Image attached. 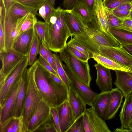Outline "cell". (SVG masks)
Instances as JSON below:
<instances>
[{
    "instance_id": "7402d4cb",
    "label": "cell",
    "mask_w": 132,
    "mask_h": 132,
    "mask_svg": "<svg viewBox=\"0 0 132 132\" xmlns=\"http://www.w3.org/2000/svg\"><path fill=\"white\" fill-rule=\"evenodd\" d=\"M114 71L116 78L114 84L125 97L132 92V76L126 71L119 70Z\"/></svg>"
},
{
    "instance_id": "5b68a950",
    "label": "cell",
    "mask_w": 132,
    "mask_h": 132,
    "mask_svg": "<svg viewBox=\"0 0 132 132\" xmlns=\"http://www.w3.org/2000/svg\"><path fill=\"white\" fill-rule=\"evenodd\" d=\"M38 64L37 60L32 65L27 69L26 71L24 116L27 127L29 121L36 111L40 101L43 99L35 77Z\"/></svg>"
},
{
    "instance_id": "6125c7cd",
    "label": "cell",
    "mask_w": 132,
    "mask_h": 132,
    "mask_svg": "<svg viewBox=\"0 0 132 132\" xmlns=\"http://www.w3.org/2000/svg\"><path fill=\"white\" fill-rule=\"evenodd\" d=\"M130 3L132 5V0H131V2H130Z\"/></svg>"
},
{
    "instance_id": "681fc988",
    "label": "cell",
    "mask_w": 132,
    "mask_h": 132,
    "mask_svg": "<svg viewBox=\"0 0 132 132\" xmlns=\"http://www.w3.org/2000/svg\"><path fill=\"white\" fill-rule=\"evenodd\" d=\"M113 9L131 11L132 10V5L130 3H126L118 6Z\"/></svg>"
},
{
    "instance_id": "44dd1931",
    "label": "cell",
    "mask_w": 132,
    "mask_h": 132,
    "mask_svg": "<svg viewBox=\"0 0 132 132\" xmlns=\"http://www.w3.org/2000/svg\"><path fill=\"white\" fill-rule=\"evenodd\" d=\"M0 126V132H28L23 115L12 117Z\"/></svg>"
},
{
    "instance_id": "f35d334b",
    "label": "cell",
    "mask_w": 132,
    "mask_h": 132,
    "mask_svg": "<svg viewBox=\"0 0 132 132\" xmlns=\"http://www.w3.org/2000/svg\"><path fill=\"white\" fill-rule=\"evenodd\" d=\"M66 47L79 60L84 61H88L89 59L84 54L74 48L67 44Z\"/></svg>"
},
{
    "instance_id": "ffe728a7",
    "label": "cell",
    "mask_w": 132,
    "mask_h": 132,
    "mask_svg": "<svg viewBox=\"0 0 132 132\" xmlns=\"http://www.w3.org/2000/svg\"><path fill=\"white\" fill-rule=\"evenodd\" d=\"M93 16L99 29L106 32H109V25L102 0H95Z\"/></svg>"
},
{
    "instance_id": "6f0895ef",
    "label": "cell",
    "mask_w": 132,
    "mask_h": 132,
    "mask_svg": "<svg viewBox=\"0 0 132 132\" xmlns=\"http://www.w3.org/2000/svg\"><path fill=\"white\" fill-rule=\"evenodd\" d=\"M129 18L132 20V10L130 11Z\"/></svg>"
},
{
    "instance_id": "ab89813d",
    "label": "cell",
    "mask_w": 132,
    "mask_h": 132,
    "mask_svg": "<svg viewBox=\"0 0 132 132\" xmlns=\"http://www.w3.org/2000/svg\"><path fill=\"white\" fill-rule=\"evenodd\" d=\"M42 43L44 45L45 48L48 62L51 65L54 69L57 72L56 64L53 53H52L51 51L49 49L47 44H44Z\"/></svg>"
},
{
    "instance_id": "e0dca14e",
    "label": "cell",
    "mask_w": 132,
    "mask_h": 132,
    "mask_svg": "<svg viewBox=\"0 0 132 132\" xmlns=\"http://www.w3.org/2000/svg\"><path fill=\"white\" fill-rule=\"evenodd\" d=\"M111 90L98 94L92 107L96 114L104 121L108 120V112Z\"/></svg>"
},
{
    "instance_id": "f6af8a7d",
    "label": "cell",
    "mask_w": 132,
    "mask_h": 132,
    "mask_svg": "<svg viewBox=\"0 0 132 132\" xmlns=\"http://www.w3.org/2000/svg\"><path fill=\"white\" fill-rule=\"evenodd\" d=\"M82 0H63V5L65 10H71Z\"/></svg>"
},
{
    "instance_id": "d6a6232c",
    "label": "cell",
    "mask_w": 132,
    "mask_h": 132,
    "mask_svg": "<svg viewBox=\"0 0 132 132\" xmlns=\"http://www.w3.org/2000/svg\"><path fill=\"white\" fill-rule=\"evenodd\" d=\"M35 16L31 13L28 14L22 24L18 35L34 28L36 22L37 21Z\"/></svg>"
},
{
    "instance_id": "7a4b0ae2",
    "label": "cell",
    "mask_w": 132,
    "mask_h": 132,
    "mask_svg": "<svg viewBox=\"0 0 132 132\" xmlns=\"http://www.w3.org/2000/svg\"><path fill=\"white\" fill-rule=\"evenodd\" d=\"M35 77L43 99L50 107H56L68 100V88L54 81L38 62Z\"/></svg>"
},
{
    "instance_id": "f5cc1de1",
    "label": "cell",
    "mask_w": 132,
    "mask_h": 132,
    "mask_svg": "<svg viewBox=\"0 0 132 132\" xmlns=\"http://www.w3.org/2000/svg\"><path fill=\"white\" fill-rule=\"evenodd\" d=\"M48 72L49 76L55 82L60 84H64L59 78L48 71Z\"/></svg>"
},
{
    "instance_id": "b9f144b4",
    "label": "cell",
    "mask_w": 132,
    "mask_h": 132,
    "mask_svg": "<svg viewBox=\"0 0 132 132\" xmlns=\"http://www.w3.org/2000/svg\"><path fill=\"white\" fill-rule=\"evenodd\" d=\"M50 111L52 116L55 124L57 132H61L59 117L56 108L51 107Z\"/></svg>"
},
{
    "instance_id": "4dcf8cb0",
    "label": "cell",
    "mask_w": 132,
    "mask_h": 132,
    "mask_svg": "<svg viewBox=\"0 0 132 132\" xmlns=\"http://www.w3.org/2000/svg\"><path fill=\"white\" fill-rule=\"evenodd\" d=\"M49 0H46L40 6L37 14L42 18L46 22L55 10Z\"/></svg>"
},
{
    "instance_id": "c3c4849f",
    "label": "cell",
    "mask_w": 132,
    "mask_h": 132,
    "mask_svg": "<svg viewBox=\"0 0 132 132\" xmlns=\"http://www.w3.org/2000/svg\"><path fill=\"white\" fill-rule=\"evenodd\" d=\"M82 1L93 15L95 0H82Z\"/></svg>"
},
{
    "instance_id": "91938a15",
    "label": "cell",
    "mask_w": 132,
    "mask_h": 132,
    "mask_svg": "<svg viewBox=\"0 0 132 132\" xmlns=\"http://www.w3.org/2000/svg\"><path fill=\"white\" fill-rule=\"evenodd\" d=\"M131 69V70H132V65H131V66H130L129 67Z\"/></svg>"
},
{
    "instance_id": "1f68e13d",
    "label": "cell",
    "mask_w": 132,
    "mask_h": 132,
    "mask_svg": "<svg viewBox=\"0 0 132 132\" xmlns=\"http://www.w3.org/2000/svg\"><path fill=\"white\" fill-rule=\"evenodd\" d=\"M46 23L40 21L36 22L34 29L36 34L38 37L43 43L47 44L45 39V32Z\"/></svg>"
},
{
    "instance_id": "680465c9",
    "label": "cell",
    "mask_w": 132,
    "mask_h": 132,
    "mask_svg": "<svg viewBox=\"0 0 132 132\" xmlns=\"http://www.w3.org/2000/svg\"><path fill=\"white\" fill-rule=\"evenodd\" d=\"M128 128L131 131V132H132V122Z\"/></svg>"
},
{
    "instance_id": "3957f363",
    "label": "cell",
    "mask_w": 132,
    "mask_h": 132,
    "mask_svg": "<svg viewBox=\"0 0 132 132\" xmlns=\"http://www.w3.org/2000/svg\"><path fill=\"white\" fill-rule=\"evenodd\" d=\"M30 13L35 15L37 13L34 10L18 2L6 11L3 21L1 22L3 26L5 44L11 45L13 44L22 25L21 23L18 20Z\"/></svg>"
},
{
    "instance_id": "d6986e66",
    "label": "cell",
    "mask_w": 132,
    "mask_h": 132,
    "mask_svg": "<svg viewBox=\"0 0 132 132\" xmlns=\"http://www.w3.org/2000/svg\"><path fill=\"white\" fill-rule=\"evenodd\" d=\"M68 101L76 119L83 114L87 104L72 84L68 88Z\"/></svg>"
},
{
    "instance_id": "bcb514c9",
    "label": "cell",
    "mask_w": 132,
    "mask_h": 132,
    "mask_svg": "<svg viewBox=\"0 0 132 132\" xmlns=\"http://www.w3.org/2000/svg\"><path fill=\"white\" fill-rule=\"evenodd\" d=\"M122 29L132 32V20L129 18L123 20Z\"/></svg>"
},
{
    "instance_id": "7dc6e473",
    "label": "cell",
    "mask_w": 132,
    "mask_h": 132,
    "mask_svg": "<svg viewBox=\"0 0 132 132\" xmlns=\"http://www.w3.org/2000/svg\"><path fill=\"white\" fill-rule=\"evenodd\" d=\"M4 35L3 23L0 21V52L3 51Z\"/></svg>"
},
{
    "instance_id": "74e56055",
    "label": "cell",
    "mask_w": 132,
    "mask_h": 132,
    "mask_svg": "<svg viewBox=\"0 0 132 132\" xmlns=\"http://www.w3.org/2000/svg\"><path fill=\"white\" fill-rule=\"evenodd\" d=\"M131 0H102L105 8L111 11L118 6L127 3H130Z\"/></svg>"
},
{
    "instance_id": "e575fe53",
    "label": "cell",
    "mask_w": 132,
    "mask_h": 132,
    "mask_svg": "<svg viewBox=\"0 0 132 132\" xmlns=\"http://www.w3.org/2000/svg\"><path fill=\"white\" fill-rule=\"evenodd\" d=\"M105 9L107 16L110 28L122 29V24L123 20L117 17L111 12L109 11L105 8Z\"/></svg>"
},
{
    "instance_id": "30bf717a",
    "label": "cell",
    "mask_w": 132,
    "mask_h": 132,
    "mask_svg": "<svg viewBox=\"0 0 132 132\" xmlns=\"http://www.w3.org/2000/svg\"><path fill=\"white\" fill-rule=\"evenodd\" d=\"M64 69L75 89L86 104L92 107L98 94L93 91L89 87L79 80L63 64Z\"/></svg>"
},
{
    "instance_id": "277c9868",
    "label": "cell",
    "mask_w": 132,
    "mask_h": 132,
    "mask_svg": "<svg viewBox=\"0 0 132 132\" xmlns=\"http://www.w3.org/2000/svg\"><path fill=\"white\" fill-rule=\"evenodd\" d=\"M86 31L84 34L74 35L72 36L93 53H99L98 47L100 45L115 47H122L109 32L87 27Z\"/></svg>"
},
{
    "instance_id": "f907efd6",
    "label": "cell",
    "mask_w": 132,
    "mask_h": 132,
    "mask_svg": "<svg viewBox=\"0 0 132 132\" xmlns=\"http://www.w3.org/2000/svg\"><path fill=\"white\" fill-rule=\"evenodd\" d=\"M6 11L13 4L17 2V0H2Z\"/></svg>"
},
{
    "instance_id": "52a82bcc",
    "label": "cell",
    "mask_w": 132,
    "mask_h": 132,
    "mask_svg": "<svg viewBox=\"0 0 132 132\" xmlns=\"http://www.w3.org/2000/svg\"><path fill=\"white\" fill-rule=\"evenodd\" d=\"M28 56H26L11 73L5 83L0 87V107L3 108L17 82L27 69Z\"/></svg>"
},
{
    "instance_id": "4fadbf2b",
    "label": "cell",
    "mask_w": 132,
    "mask_h": 132,
    "mask_svg": "<svg viewBox=\"0 0 132 132\" xmlns=\"http://www.w3.org/2000/svg\"><path fill=\"white\" fill-rule=\"evenodd\" d=\"M35 35L34 28L18 35L13 42L12 48L23 55L28 56Z\"/></svg>"
},
{
    "instance_id": "484cf974",
    "label": "cell",
    "mask_w": 132,
    "mask_h": 132,
    "mask_svg": "<svg viewBox=\"0 0 132 132\" xmlns=\"http://www.w3.org/2000/svg\"><path fill=\"white\" fill-rule=\"evenodd\" d=\"M93 58L97 63L110 70H119L128 73H132V70L129 67L118 63L99 53H93Z\"/></svg>"
},
{
    "instance_id": "9a60e30c",
    "label": "cell",
    "mask_w": 132,
    "mask_h": 132,
    "mask_svg": "<svg viewBox=\"0 0 132 132\" xmlns=\"http://www.w3.org/2000/svg\"><path fill=\"white\" fill-rule=\"evenodd\" d=\"M21 78L17 82L3 108H0V126L14 116Z\"/></svg>"
},
{
    "instance_id": "cb8c5ba5",
    "label": "cell",
    "mask_w": 132,
    "mask_h": 132,
    "mask_svg": "<svg viewBox=\"0 0 132 132\" xmlns=\"http://www.w3.org/2000/svg\"><path fill=\"white\" fill-rule=\"evenodd\" d=\"M123 97L122 92L117 87L112 89L108 110V120L115 117L121 105Z\"/></svg>"
},
{
    "instance_id": "7c38bea8",
    "label": "cell",
    "mask_w": 132,
    "mask_h": 132,
    "mask_svg": "<svg viewBox=\"0 0 132 132\" xmlns=\"http://www.w3.org/2000/svg\"><path fill=\"white\" fill-rule=\"evenodd\" d=\"M85 132H111L105 121L91 107L83 114Z\"/></svg>"
},
{
    "instance_id": "603a6c76",
    "label": "cell",
    "mask_w": 132,
    "mask_h": 132,
    "mask_svg": "<svg viewBox=\"0 0 132 132\" xmlns=\"http://www.w3.org/2000/svg\"><path fill=\"white\" fill-rule=\"evenodd\" d=\"M125 98L119 114L120 128L128 129L132 122V92Z\"/></svg>"
},
{
    "instance_id": "11a10c76",
    "label": "cell",
    "mask_w": 132,
    "mask_h": 132,
    "mask_svg": "<svg viewBox=\"0 0 132 132\" xmlns=\"http://www.w3.org/2000/svg\"><path fill=\"white\" fill-rule=\"evenodd\" d=\"M115 132H131V131L129 129L122 128H117L114 131Z\"/></svg>"
},
{
    "instance_id": "d590c367",
    "label": "cell",
    "mask_w": 132,
    "mask_h": 132,
    "mask_svg": "<svg viewBox=\"0 0 132 132\" xmlns=\"http://www.w3.org/2000/svg\"><path fill=\"white\" fill-rule=\"evenodd\" d=\"M46 0H17V2L36 12Z\"/></svg>"
},
{
    "instance_id": "f1b7e54d",
    "label": "cell",
    "mask_w": 132,
    "mask_h": 132,
    "mask_svg": "<svg viewBox=\"0 0 132 132\" xmlns=\"http://www.w3.org/2000/svg\"><path fill=\"white\" fill-rule=\"evenodd\" d=\"M53 55L56 64L57 73L64 84L68 88L72 83L65 71L62 61L57 54L53 53Z\"/></svg>"
},
{
    "instance_id": "ac0fdd59",
    "label": "cell",
    "mask_w": 132,
    "mask_h": 132,
    "mask_svg": "<svg viewBox=\"0 0 132 132\" xmlns=\"http://www.w3.org/2000/svg\"><path fill=\"white\" fill-rule=\"evenodd\" d=\"M94 66L97 73L96 80V85L101 92L111 90L112 80L110 69L97 63Z\"/></svg>"
},
{
    "instance_id": "836d02e7",
    "label": "cell",
    "mask_w": 132,
    "mask_h": 132,
    "mask_svg": "<svg viewBox=\"0 0 132 132\" xmlns=\"http://www.w3.org/2000/svg\"><path fill=\"white\" fill-rule=\"evenodd\" d=\"M67 44L74 48L82 52L89 59L93 58V53L86 48L73 37H71Z\"/></svg>"
},
{
    "instance_id": "9c48e42d",
    "label": "cell",
    "mask_w": 132,
    "mask_h": 132,
    "mask_svg": "<svg viewBox=\"0 0 132 132\" xmlns=\"http://www.w3.org/2000/svg\"><path fill=\"white\" fill-rule=\"evenodd\" d=\"M51 107L43 99L40 101L38 107L29 121L28 132L35 131L48 121L52 117Z\"/></svg>"
},
{
    "instance_id": "5bb4252c",
    "label": "cell",
    "mask_w": 132,
    "mask_h": 132,
    "mask_svg": "<svg viewBox=\"0 0 132 132\" xmlns=\"http://www.w3.org/2000/svg\"><path fill=\"white\" fill-rule=\"evenodd\" d=\"M57 110L61 132H66L76 120L68 100L56 107Z\"/></svg>"
},
{
    "instance_id": "9f6ffc18",
    "label": "cell",
    "mask_w": 132,
    "mask_h": 132,
    "mask_svg": "<svg viewBox=\"0 0 132 132\" xmlns=\"http://www.w3.org/2000/svg\"><path fill=\"white\" fill-rule=\"evenodd\" d=\"M50 2L51 3L52 5L54 6L55 4V0H49Z\"/></svg>"
},
{
    "instance_id": "60d3db41",
    "label": "cell",
    "mask_w": 132,
    "mask_h": 132,
    "mask_svg": "<svg viewBox=\"0 0 132 132\" xmlns=\"http://www.w3.org/2000/svg\"><path fill=\"white\" fill-rule=\"evenodd\" d=\"M37 60L38 62L46 69L59 78L57 72L54 69L51 65L41 56H39Z\"/></svg>"
},
{
    "instance_id": "4316f807",
    "label": "cell",
    "mask_w": 132,
    "mask_h": 132,
    "mask_svg": "<svg viewBox=\"0 0 132 132\" xmlns=\"http://www.w3.org/2000/svg\"><path fill=\"white\" fill-rule=\"evenodd\" d=\"M27 69L20 80L14 115V116L16 117L21 115H24V107L26 92V77Z\"/></svg>"
},
{
    "instance_id": "ba28073f",
    "label": "cell",
    "mask_w": 132,
    "mask_h": 132,
    "mask_svg": "<svg viewBox=\"0 0 132 132\" xmlns=\"http://www.w3.org/2000/svg\"><path fill=\"white\" fill-rule=\"evenodd\" d=\"M2 67L0 70V87L5 82L16 66L26 56L12 48L0 52Z\"/></svg>"
},
{
    "instance_id": "8992f818",
    "label": "cell",
    "mask_w": 132,
    "mask_h": 132,
    "mask_svg": "<svg viewBox=\"0 0 132 132\" xmlns=\"http://www.w3.org/2000/svg\"><path fill=\"white\" fill-rule=\"evenodd\" d=\"M59 53L61 60L65 63L69 70L79 80L90 87L92 78L88 61L79 60L66 47Z\"/></svg>"
},
{
    "instance_id": "83f0119b",
    "label": "cell",
    "mask_w": 132,
    "mask_h": 132,
    "mask_svg": "<svg viewBox=\"0 0 132 132\" xmlns=\"http://www.w3.org/2000/svg\"><path fill=\"white\" fill-rule=\"evenodd\" d=\"M122 46L132 45V32L124 29L110 28L109 31Z\"/></svg>"
},
{
    "instance_id": "d4e9b609",
    "label": "cell",
    "mask_w": 132,
    "mask_h": 132,
    "mask_svg": "<svg viewBox=\"0 0 132 132\" xmlns=\"http://www.w3.org/2000/svg\"><path fill=\"white\" fill-rule=\"evenodd\" d=\"M72 10L81 17L86 27L100 30L94 20L93 15L82 0Z\"/></svg>"
},
{
    "instance_id": "db71d44e",
    "label": "cell",
    "mask_w": 132,
    "mask_h": 132,
    "mask_svg": "<svg viewBox=\"0 0 132 132\" xmlns=\"http://www.w3.org/2000/svg\"><path fill=\"white\" fill-rule=\"evenodd\" d=\"M122 47L132 56V45H125Z\"/></svg>"
},
{
    "instance_id": "2e32d148",
    "label": "cell",
    "mask_w": 132,
    "mask_h": 132,
    "mask_svg": "<svg viewBox=\"0 0 132 132\" xmlns=\"http://www.w3.org/2000/svg\"><path fill=\"white\" fill-rule=\"evenodd\" d=\"M64 14L65 21L72 36L85 33L86 26L77 13L72 10H64Z\"/></svg>"
},
{
    "instance_id": "816d5d0a",
    "label": "cell",
    "mask_w": 132,
    "mask_h": 132,
    "mask_svg": "<svg viewBox=\"0 0 132 132\" xmlns=\"http://www.w3.org/2000/svg\"><path fill=\"white\" fill-rule=\"evenodd\" d=\"M39 54L48 62L45 48L42 42L40 47Z\"/></svg>"
},
{
    "instance_id": "f546056e",
    "label": "cell",
    "mask_w": 132,
    "mask_h": 132,
    "mask_svg": "<svg viewBox=\"0 0 132 132\" xmlns=\"http://www.w3.org/2000/svg\"><path fill=\"white\" fill-rule=\"evenodd\" d=\"M41 41L36 34L28 55V65L31 66L36 62L37 57L39 54V48Z\"/></svg>"
},
{
    "instance_id": "ee69618b",
    "label": "cell",
    "mask_w": 132,
    "mask_h": 132,
    "mask_svg": "<svg viewBox=\"0 0 132 132\" xmlns=\"http://www.w3.org/2000/svg\"><path fill=\"white\" fill-rule=\"evenodd\" d=\"M46 123L47 124L45 123L43 125L45 126L44 128L41 130H42V131L57 132L55 124L52 116Z\"/></svg>"
},
{
    "instance_id": "8d00e7d4",
    "label": "cell",
    "mask_w": 132,
    "mask_h": 132,
    "mask_svg": "<svg viewBox=\"0 0 132 132\" xmlns=\"http://www.w3.org/2000/svg\"><path fill=\"white\" fill-rule=\"evenodd\" d=\"M66 132H85L83 114L76 119Z\"/></svg>"
},
{
    "instance_id": "7bdbcfd3",
    "label": "cell",
    "mask_w": 132,
    "mask_h": 132,
    "mask_svg": "<svg viewBox=\"0 0 132 132\" xmlns=\"http://www.w3.org/2000/svg\"><path fill=\"white\" fill-rule=\"evenodd\" d=\"M130 11L113 9L110 12L122 20H124L129 18Z\"/></svg>"
},
{
    "instance_id": "8fae6325",
    "label": "cell",
    "mask_w": 132,
    "mask_h": 132,
    "mask_svg": "<svg viewBox=\"0 0 132 132\" xmlns=\"http://www.w3.org/2000/svg\"><path fill=\"white\" fill-rule=\"evenodd\" d=\"M99 54L121 65L129 67L132 65V56L122 46L115 47L100 45Z\"/></svg>"
},
{
    "instance_id": "94428289",
    "label": "cell",
    "mask_w": 132,
    "mask_h": 132,
    "mask_svg": "<svg viewBox=\"0 0 132 132\" xmlns=\"http://www.w3.org/2000/svg\"><path fill=\"white\" fill-rule=\"evenodd\" d=\"M130 74L132 76V73H128Z\"/></svg>"
},
{
    "instance_id": "6da1fadb",
    "label": "cell",
    "mask_w": 132,
    "mask_h": 132,
    "mask_svg": "<svg viewBox=\"0 0 132 132\" xmlns=\"http://www.w3.org/2000/svg\"><path fill=\"white\" fill-rule=\"evenodd\" d=\"M46 23L45 39L49 49L55 53L64 50L69 37H72L65 18L64 10L59 7Z\"/></svg>"
}]
</instances>
